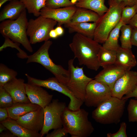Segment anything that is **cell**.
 Segmentation results:
<instances>
[{
	"label": "cell",
	"instance_id": "52a82bcc",
	"mask_svg": "<svg viewBox=\"0 0 137 137\" xmlns=\"http://www.w3.org/2000/svg\"><path fill=\"white\" fill-rule=\"evenodd\" d=\"M57 22L50 18L41 15L35 19L28 21L27 30L28 36L31 44H35L49 40V33Z\"/></svg>",
	"mask_w": 137,
	"mask_h": 137
},
{
	"label": "cell",
	"instance_id": "8fae6325",
	"mask_svg": "<svg viewBox=\"0 0 137 137\" xmlns=\"http://www.w3.org/2000/svg\"><path fill=\"white\" fill-rule=\"evenodd\" d=\"M111 96L112 90L108 86L93 79L87 87L84 102L87 107H96Z\"/></svg>",
	"mask_w": 137,
	"mask_h": 137
},
{
	"label": "cell",
	"instance_id": "74e56055",
	"mask_svg": "<svg viewBox=\"0 0 137 137\" xmlns=\"http://www.w3.org/2000/svg\"><path fill=\"white\" fill-rule=\"evenodd\" d=\"M132 45L137 46V28H133L131 39Z\"/></svg>",
	"mask_w": 137,
	"mask_h": 137
},
{
	"label": "cell",
	"instance_id": "4fadbf2b",
	"mask_svg": "<svg viewBox=\"0 0 137 137\" xmlns=\"http://www.w3.org/2000/svg\"><path fill=\"white\" fill-rule=\"evenodd\" d=\"M77 8L75 5L58 8L45 7L41 10L40 15L52 19L61 26L70 22Z\"/></svg>",
	"mask_w": 137,
	"mask_h": 137
},
{
	"label": "cell",
	"instance_id": "7402d4cb",
	"mask_svg": "<svg viewBox=\"0 0 137 137\" xmlns=\"http://www.w3.org/2000/svg\"><path fill=\"white\" fill-rule=\"evenodd\" d=\"M96 25V22H69L64 24L70 33L75 32L92 39L93 38Z\"/></svg>",
	"mask_w": 137,
	"mask_h": 137
},
{
	"label": "cell",
	"instance_id": "4dcf8cb0",
	"mask_svg": "<svg viewBox=\"0 0 137 137\" xmlns=\"http://www.w3.org/2000/svg\"><path fill=\"white\" fill-rule=\"evenodd\" d=\"M136 13L135 5L132 6H125L122 9L120 20L124 24H128Z\"/></svg>",
	"mask_w": 137,
	"mask_h": 137
},
{
	"label": "cell",
	"instance_id": "d590c367",
	"mask_svg": "<svg viewBox=\"0 0 137 137\" xmlns=\"http://www.w3.org/2000/svg\"><path fill=\"white\" fill-rule=\"evenodd\" d=\"M68 132L63 127L54 129L49 133L46 134V137H64L67 136Z\"/></svg>",
	"mask_w": 137,
	"mask_h": 137
},
{
	"label": "cell",
	"instance_id": "9a60e30c",
	"mask_svg": "<svg viewBox=\"0 0 137 137\" xmlns=\"http://www.w3.org/2000/svg\"><path fill=\"white\" fill-rule=\"evenodd\" d=\"M103 69L94 77V79L108 86L112 90L117 80L126 71L114 63L103 67Z\"/></svg>",
	"mask_w": 137,
	"mask_h": 137
},
{
	"label": "cell",
	"instance_id": "83f0119b",
	"mask_svg": "<svg viewBox=\"0 0 137 137\" xmlns=\"http://www.w3.org/2000/svg\"><path fill=\"white\" fill-rule=\"evenodd\" d=\"M133 27L129 24H124L121 27L120 37L121 47L125 49H131V36Z\"/></svg>",
	"mask_w": 137,
	"mask_h": 137
},
{
	"label": "cell",
	"instance_id": "9c48e42d",
	"mask_svg": "<svg viewBox=\"0 0 137 137\" xmlns=\"http://www.w3.org/2000/svg\"><path fill=\"white\" fill-rule=\"evenodd\" d=\"M66 107L65 102H60L58 99H55L52 100L43 108L44 124L40 133L42 137L47 134L52 129L63 127L62 116Z\"/></svg>",
	"mask_w": 137,
	"mask_h": 137
},
{
	"label": "cell",
	"instance_id": "277c9868",
	"mask_svg": "<svg viewBox=\"0 0 137 137\" xmlns=\"http://www.w3.org/2000/svg\"><path fill=\"white\" fill-rule=\"evenodd\" d=\"M26 10H24L15 20H7L2 22L0 32L4 37L21 44L27 50L31 53L33 49L27 33L28 21Z\"/></svg>",
	"mask_w": 137,
	"mask_h": 137
},
{
	"label": "cell",
	"instance_id": "44dd1931",
	"mask_svg": "<svg viewBox=\"0 0 137 137\" xmlns=\"http://www.w3.org/2000/svg\"><path fill=\"white\" fill-rule=\"evenodd\" d=\"M41 107L31 102L14 103L11 107L7 108L9 118L16 120L30 112L36 110Z\"/></svg>",
	"mask_w": 137,
	"mask_h": 137
},
{
	"label": "cell",
	"instance_id": "f546056e",
	"mask_svg": "<svg viewBox=\"0 0 137 137\" xmlns=\"http://www.w3.org/2000/svg\"><path fill=\"white\" fill-rule=\"evenodd\" d=\"M5 41L4 43L0 47V51H2L4 49L7 47H10L14 48L18 51L17 54V56L21 59H27L28 55L23 50L19 47L20 44L14 42L9 38L7 37H4Z\"/></svg>",
	"mask_w": 137,
	"mask_h": 137
},
{
	"label": "cell",
	"instance_id": "d6986e66",
	"mask_svg": "<svg viewBox=\"0 0 137 137\" xmlns=\"http://www.w3.org/2000/svg\"><path fill=\"white\" fill-rule=\"evenodd\" d=\"M115 64L121 67L126 71L130 70L137 64L135 56L131 49H125L121 47L116 51Z\"/></svg>",
	"mask_w": 137,
	"mask_h": 137
},
{
	"label": "cell",
	"instance_id": "5b68a950",
	"mask_svg": "<svg viewBox=\"0 0 137 137\" xmlns=\"http://www.w3.org/2000/svg\"><path fill=\"white\" fill-rule=\"evenodd\" d=\"M127 99L111 96L92 111V118L101 124L118 123L124 114Z\"/></svg>",
	"mask_w": 137,
	"mask_h": 137
},
{
	"label": "cell",
	"instance_id": "7bdbcfd3",
	"mask_svg": "<svg viewBox=\"0 0 137 137\" xmlns=\"http://www.w3.org/2000/svg\"><path fill=\"white\" fill-rule=\"evenodd\" d=\"M0 137H16V136L10 131V132L4 131L0 133Z\"/></svg>",
	"mask_w": 137,
	"mask_h": 137
},
{
	"label": "cell",
	"instance_id": "7a4b0ae2",
	"mask_svg": "<svg viewBox=\"0 0 137 137\" xmlns=\"http://www.w3.org/2000/svg\"><path fill=\"white\" fill-rule=\"evenodd\" d=\"M88 114L84 109L73 111L66 107L62 116L63 127L71 137H89L94 128L88 119Z\"/></svg>",
	"mask_w": 137,
	"mask_h": 137
},
{
	"label": "cell",
	"instance_id": "ac0fdd59",
	"mask_svg": "<svg viewBox=\"0 0 137 137\" xmlns=\"http://www.w3.org/2000/svg\"><path fill=\"white\" fill-rule=\"evenodd\" d=\"M26 9L24 4L19 0L11 1L5 6L1 11L0 21L2 22L7 20H15Z\"/></svg>",
	"mask_w": 137,
	"mask_h": 137
},
{
	"label": "cell",
	"instance_id": "30bf717a",
	"mask_svg": "<svg viewBox=\"0 0 137 137\" xmlns=\"http://www.w3.org/2000/svg\"><path fill=\"white\" fill-rule=\"evenodd\" d=\"M25 75L28 83L56 91L68 97L70 101L67 107L71 110L76 111L80 109L84 103L76 98L66 85L60 82L55 77L43 80L32 77L27 73Z\"/></svg>",
	"mask_w": 137,
	"mask_h": 137
},
{
	"label": "cell",
	"instance_id": "6da1fadb",
	"mask_svg": "<svg viewBox=\"0 0 137 137\" xmlns=\"http://www.w3.org/2000/svg\"><path fill=\"white\" fill-rule=\"evenodd\" d=\"M69 46L80 65H85L95 71L99 69L100 66L98 55L101 46L99 43L93 39L76 33Z\"/></svg>",
	"mask_w": 137,
	"mask_h": 137
},
{
	"label": "cell",
	"instance_id": "836d02e7",
	"mask_svg": "<svg viewBox=\"0 0 137 137\" xmlns=\"http://www.w3.org/2000/svg\"><path fill=\"white\" fill-rule=\"evenodd\" d=\"M74 5L70 0H46L45 7L50 8H58Z\"/></svg>",
	"mask_w": 137,
	"mask_h": 137
},
{
	"label": "cell",
	"instance_id": "4316f807",
	"mask_svg": "<svg viewBox=\"0 0 137 137\" xmlns=\"http://www.w3.org/2000/svg\"><path fill=\"white\" fill-rule=\"evenodd\" d=\"M25 5L29 13L38 17L41 10L46 6V0H19Z\"/></svg>",
	"mask_w": 137,
	"mask_h": 137
},
{
	"label": "cell",
	"instance_id": "cb8c5ba5",
	"mask_svg": "<svg viewBox=\"0 0 137 137\" xmlns=\"http://www.w3.org/2000/svg\"><path fill=\"white\" fill-rule=\"evenodd\" d=\"M105 0H80L75 5L77 7L83 8L93 11L100 16L108 10L105 4Z\"/></svg>",
	"mask_w": 137,
	"mask_h": 137
},
{
	"label": "cell",
	"instance_id": "8d00e7d4",
	"mask_svg": "<svg viewBox=\"0 0 137 137\" xmlns=\"http://www.w3.org/2000/svg\"><path fill=\"white\" fill-rule=\"evenodd\" d=\"M9 117L7 108H0V122L5 121Z\"/></svg>",
	"mask_w": 137,
	"mask_h": 137
},
{
	"label": "cell",
	"instance_id": "e0dca14e",
	"mask_svg": "<svg viewBox=\"0 0 137 137\" xmlns=\"http://www.w3.org/2000/svg\"><path fill=\"white\" fill-rule=\"evenodd\" d=\"M12 97L14 103L30 102L26 95L24 80L16 78L3 87Z\"/></svg>",
	"mask_w": 137,
	"mask_h": 137
},
{
	"label": "cell",
	"instance_id": "60d3db41",
	"mask_svg": "<svg viewBox=\"0 0 137 137\" xmlns=\"http://www.w3.org/2000/svg\"><path fill=\"white\" fill-rule=\"evenodd\" d=\"M119 2H123L126 6H132L134 5L137 0H116Z\"/></svg>",
	"mask_w": 137,
	"mask_h": 137
},
{
	"label": "cell",
	"instance_id": "603a6c76",
	"mask_svg": "<svg viewBox=\"0 0 137 137\" xmlns=\"http://www.w3.org/2000/svg\"><path fill=\"white\" fill-rule=\"evenodd\" d=\"M70 22L77 23L93 22L97 23L100 16L96 13L86 8L77 7Z\"/></svg>",
	"mask_w": 137,
	"mask_h": 137
},
{
	"label": "cell",
	"instance_id": "8992f818",
	"mask_svg": "<svg viewBox=\"0 0 137 137\" xmlns=\"http://www.w3.org/2000/svg\"><path fill=\"white\" fill-rule=\"evenodd\" d=\"M52 42L49 40L44 42L38 50L32 54L28 56L26 63H39L53 74L61 83L65 85L69 80L70 75L68 70L62 66L55 64L50 58L48 51Z\"/></svg>",
	"mask_w": 137,
	"mask_h": 137
},
{
	"label": "cell",
	"instance_id": "d4e9b609",
	"mask_svg": "<svg viewBox=\"0 0 137 137\" xmlns=\"http://www.w3.org/2000/svg\"><path fill=\"white\" fill-rule=\"evenodd\" d=\"M124 24L120 20L116 26L112 30L105 42L102 46L104 48L111 50L116 51L120 46L118 43L120 29Z\"/></svg>",
	"mask_w": 137,
	"mask_h": 137
},
{
	"label": "cell",
	"instance_id": "ab89813d",
	"mask_svg": "<svg viewBox=\"0 0 137 137\" xmlns=\"http://www.w3.org/2000/svg\"><path fill=\"white\" fill-rule=\"evenodd\" d=\"M128 24L133 28H137V13L130 21Z\"/></svg>",
	"mask_w": 137,
	"mask_h": 137
},
{
	"label": "cell",
	"instance_id": "f1b7e54d",
	"mask_svg": "<svg viewBox=\"0 0 137 137\" xmlns=\"http://www.w3.org/2000/svg\"><path fill=\"white\" fill-rule=\"evenodd\" d=\"M18 73L9 68L4 64H0V87H3L7 83L16 78Z\"/></svg>",
	"mask_w": 137,
	"mask_h": 137
},
{
	"label": "cell",
	"instance_id": "5bb4252c",
	"mask_svg": "<svg viewBox=\"0 0 137 137\" xmlns=\"http://www.w3.org/2000/svg\"><path fill=\"white\" fill-rule=\"evenodd\" d=\"M16 121L19 124L26 128L39 132L42 130L44 124L43 108L40 107L38 110L19 118Z\"/></svg>",
	"mask_w": 137,
	"mask_h": 137
},
{
	"label": "cell",
	"instance_id": "e575fe53",
	"mask_svg": "<svg viewBox=\"0 0 137 137\" xmlns=\"http://www.w3.org/2000/svg\"><path fill=\"white\" fill-rule=\"evenodd\" d=\"M126 124L124 122L121 123L119 130L115 133H110L107 134V137H127L126 133Z\"/></svg>",
	"mask_w": 137,
	"mask_h": 137
},
{
	"label": "cell",
	"instance_id": "ba28073f",
	"mask_svg": "<svg viewBox=\"0 0 137 137\" xmlns=\"http://www.w3.org/2000/svg\"><path fill=\"white\" fill-rule=\"evenodd\" d=\"M74 59H71L68 62L70 77L65 85L76 98L84 102L87 87L93 79L84 74L83 67L74 66Z\"/></svg>",
	"mask_w": 137,
	"mask_h": 137
},
{
	"label": "cell",
	"instance_id": "2e32d148",
	"mask_svg": "<svg viewBox=\"0 0 137 137\" xmlns=\"http://www.w3.org/2000/svg\"><path fill=\"white\" fill-rule=\"evenodd\" d=\"M27 96L30 102L44 108L52 100L53 95L49 94L42 87L25 83Z\"/></svg>",
	"mask_w": 137,
	"mask_h": 137
},
{
	"label": "cell",
	"instance_id": "c3c4849f",
	"mask_svg": "<svg viewBox=\"0 0 137 137\" xmlns=\"http://www.w3.org/2000/svg\"><path fill=\"white\" fill-rule=\"evenodd\" d=\"M134 5H135V6L136 7V13H137V0L136 1Z\"/></svg>",
	"mask_w": 137,
	"mask_h": 137
},
{
	"label": "cell",
	"instance_id": "3957f363",
	"mask_svg": "<svg viewBox=\"0 0 137 137\" xmlns=\"http://www.w3.org/2000/svg\"><path fill=\"white\" fill-rule=\"evenodd\" d=\"M107 11L100 16L97 25L93 39L99 43H104L112 30L119 22L123 8L126 5L123 2L109 0Z\"/></svg>",
	"mask_w": 137,
	"mask_h": 137
},
{
	"label": "cell",
	"instance_id": "7c38bea8",
	"mask_svg": "<svg viewBox=\"0 0 137 137\" xmlns=\"http://www.w3.org/2000/svg\"><path fill=\"white\" fill-rule=\"evenodd\" d=\"M137 86V72L126 71L115 83L112 96L121 99L124 95L132 92Z\"/></svg>",
	"mask_w": 137,
	"mask_h": 137
},
{
	"label": "cell",
	"instance_id": "ee69618b",
	"mask_svg": "<svg viewBox=\"0 0 137 137\" xmlns=\"http://www.w3.org/2000/svg\"><path fill=\"white\" fill-rule=\"evenodd\" d=\"M49 36L50 38L55 39L58 37L54 29L51 30L49 33Z\"/></svg>",
	"mask_w": 137,
	"mask_h": 137
},
{
	"label": "cell",
	"instance_id": "d6a6232c",
	"mask_svg": "<svg viewBox=\"0 0 137 137\" xmlns=\"http://www.w3.org/2000/svg\"><path fill=\"white\" fill-rule=\"evenodd\" d=\"M127 110L129 121L137 123V99L130 100Z\"/></svg>",
	"mask_w": 137,
	"mask_h": 137
},
{
	"label": "cell",
	"instance_id": "bcb514c9",
	"mask_svg": "<svg viewBox=\"0 0 137 137\" xmlns=\"http://www.w3.org/2000/svg\"><path fill=\"white\" fill-rule=\"evenodd\" d=\"M13 0H0V8L2 7V5L6 2L10 1Z\"/></svg>",
	"mask_w": 137,
	"mask_h": 137
},
{
	"label": "cell",
	"instance_id": "f35d334b",
	"mask_svg": "<svg viewBox=\"0 0 137 137\" xmlns=\"http://www.w3.org/2000/svg\"><path fill=\"white\" fill-rule=\"evenodd\" d=\"M132 97H134L137 99V86L134 90L130 93L123 96L122 98L127 99Z\"/></svg>",
	"mask_w": 137,
	"mask_h": 137
},
{
	"label": "cell",
	"instance_id": "484cf974",
	"mask_svg": "<svg viewBox=\"0 0 137 137\" xmlns=\"http://www.w3.org/2000/svg\"><path fill=\"white\" fill-rule=\"evenodd\" d=\"M116 51L108 50L101 46L98 55V61L100 66L102 67L115 63Z\"/></svg>",
	"mask_w": 137,
	"mask_h": 137
},
{
	"label": "cell",
	"instance_id": "7dc6e473",
	"mask_svg": "<svg viewBox=\"0 0 137 137\" xmlns=\"http://www.w3.org/2000/svg\"><path fill=\"white\" fill-rule=\"evenodd\" d=\"M72 3L73 4L75 5L77 2L79 1L80 0H70Z\"/></svg>",
	"mask_w": 137,
	"mask_h": 137
},
{
	"label": "cell",
	"instance_id": "1f68e13d",
	"mask_svg": "<svg viewBox=\"0 0 137 137\" xmlns=\"http://www.w3.org/2000/svg\"><path fill=\"white\" fill-rule=\"evenodd\" d=\"M12 98L3 87H0V108H8L13 104Z\"/></svg>",
	"mask_w": 137,
	"mask_h": 137
},
{
	"label": "cell",
	"instance_id": "f6af8a7d",
	"mask_svg": "<svg viewBox=\"0 0 137 137\" xmlns=\"http://www.w3.org/2000/svg\"><path fill=\"white\" fill-rule=\"evenodd\" d=\"M7 128L1 123H0V133L7 130Z\"/></svg>",
	"mask_w": 137,
	"mask_h": 137
},
{
	"label": "cell",
	"instance_id": "b9f144b4",
	"mask_svg": "<svg viewBox=\"0 0 137 137\" xmlns=\"http://www.w3.org/2000/svg\"><path fill=\"white\" fill-rule=\"evenodd\" d=\"M54 29L58 37L62 36L64 33V29L61 25H58Z\"/></svg>",
	"mask_w": 137,
	"mask_h": 137
},
{
	"label": "cell",
	"instance_id": "ffe728a7",
	"mask_svg": "<svg viewBox=\"0 0 137 137\" xmlns=\"http://www.w3.org/2000/svg\"><path fill=\"white\" fill-rule=\"evenodd\" d=\"M0 123L16 137H42L40 133L26 128L19 124L16 120L10 118Z\"/></svg>",
	"mask_w": 137,
	"mask_h": 137
}]
</instances>
